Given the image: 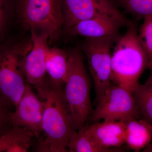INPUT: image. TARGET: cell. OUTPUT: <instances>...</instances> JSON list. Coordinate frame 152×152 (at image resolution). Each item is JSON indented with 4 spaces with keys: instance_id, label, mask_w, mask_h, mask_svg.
Returning a JSON list of instances; mask_svg holds the SVG:
<instances>
[{
    "instance_id": "2e32d148",
    "label": "cell",
    "mask_w": 152,
    "mask_h": 152,
    "mask_svg": "<svg viewBox=\"0 0 152 152\" xmlns=\"http://www.w3.org/2000/svg\"><path fill=\"white\" fill-rule=\"evenodd\" d=\"M132 93L141 118L152 126V71L145 82L139 84Z\"/></svg>"
},
{
    "instance_id": "44dd1931",
    "label": "cell",
    "mask_w": 152,
    "mask_h": 152,
    "mask_svg": "<svg viewBox=\"0 0 152 152\" xmlns=\"http://www.w3.org/2000/svg\"><path fill=\"white\" fill-rule=\"evenodd\" d=\"M10 107L0 98V137L12 127Z\"/></svg>"
},
{
    "instance_id": "9a60e30c",
    "label": "cell",
    "mask_w": 152,
    "mask_h": 152,
    "mask_svg": "<svg viewBox=\"0 0 152 152\" xmlns=\"http://www.w3.org/2000/svg\"><path fill=\"white\" fill-rule=\"evenodd\" d=\"M34 133L26 129L13 126L0 137V152H27L32 144Z\"/></svg>"
},
{
    "instance_id": "9c48e42d",
    "label": "cell",
    "mask_w": 152,
    "mask_h": 152,
    "mask_svg": "<svg viewBox=\"0 0 152 152\" xmlns=\"http://www.w3.org/2000/svg\"><path fill=\"white\" fill-rule=\"evenodd\" d=\"M30 33L31 46L22 58L21 67L27 83L37 89L45 83L47 78L46 63L50 38L47 34Z\"/></svg>"
},
{
    "instance_id": "ac0fdd59",
    "label": "cell",
    "mask_w": 152,
    "mask_h": 152,
    "mask_svg": "<svg viewBox=\"0 0 152 152\" xmlns=\"http://www.w3.org/2000/svg\"><path fill=\"white\" fill-rule=\"evenodd\" d=\"M15 17V0H0V44L9 37Z\"/></svg>"
},
{
    "instance_id": "6da1fadb",
    "label": "cell",
    "mask_w": 152,
    "mask_h": 152,
    "mask_svg": "<svg viewBox=\"0 0 152 152\" xmlns=\"http://www.w3.org/2000/svg\"><path fill=\"white\" fill-rule=\"evenodd\" d=\"M64 86L52 83L47 77L37 89L45 104L42 130L45 138L39 143L38 152H66L75 126L64 93Z\"/></svg>"
},
{
    "instance_id": "52a82bcc",
    "label": "cell",
    "mask_w": 152,
    "mask_h": 152,
    "mask_svg": "<svg viewBox=\"0 0 152 152\" xmlns=\"http://www.w3.org/2000/svg\"><path fill=\"white\" fill-rule=\"evenodd\" d=\"M140 118L132 92L111 83L88 120L125 122Z\"/></svg>"
},
{
    "instance_id": "ffe728a7",
    "label": "cell",
    "mask_w": 152,
    "mask_h": 152,
    "mask_svg": "<svg viewBox=\"0 0 152 152\" xmlns=\"http://www.w3.org/2000/svg\"><path fill=\"white\" fill-rule=\"evenodd\" d=\"M120 4L138 19L152 15V0H124Z\"/></svg>"
},
{
    "instance_id": "8992f818",
    "label": "cell",
    "mask_w": 152,
    "mask_h": 152,
    "mask_svg": "<svg viewBox=\"0 0 152 152\" xmlns=\"http://www.w3.org/2000/svg\"><path fill=\"white\" fill-rule=\"evenodd\" d=\"M80 49L86 56L97 104L111 84L112 50L117 42L110 38H85Z\"/></svg>"
},
{
    "instance_id": "cb8c5ba5",
    "label": "cell",
    "mask_w": 152,
    "mask_h": 152,
    "mask_svg": "<svg viewBox=\"0 0 152 152\" xmlns=\"http://www.w3.org/2000/svg\"><path fill=\"white\" fill-rule=\"evenodd\" d=\"M151 71H152V68H151Z\"/></svg>"
},
{
    "instance_id": "3957f363",
    "label": "cell",
    "mask_w": 152,
    "mask_h": 152,
    "mask_svg": "<svg viewBox=\"0 0 152 152\" xmlns=\"http://www.w3.org/2000/svg\"><path fill=\"white\" fill-rule=\"evenodd\" d=\"M31 45V37L23 40L9 37L0 44V98L11 109L18 104L27 83L21 61Z\"/></svg>"
},
{
    "instance_id": "ba28073f",
    "label": "cell",
    "mask_w": 152,
    "mask_h": 152,
    "mask_svg": "<svg viewBox=\"0 0 152 152\" xmlns=\"http://www.w3.org/2000/svg\"><path fill=\"white\" fill-rule=\"evenodd\" d=\"M64 18L63 31L69 30L79 22L99 16L113 17L127 26L131 23L111 0H61Z\"/></svg>"
},
{
    "instance_id": "277c9868",
    "label": "cell",
    "mask_w": 152,
    "mask_h": 152,
    "mask_svg": "<svg viewBox=\"0 0 152 152\" xmlns=\"http://www.w3.org/2000/svg\"><path fill=\"white\" fill-rule=\"evenodd\" d=\"M67 53L68 76L64 93L78 131L86 125L93 110L90 98L91 83L80 48L71 49Z\"/></svg>"
},
{
    "instance_id": "5b68a950",
    "label": "cell",
    "mask_w": 152,
    "mask_h": 152,
    "mask_svg": "<svg viewBox=\"0 0 152 152\" xmlns=\"http://www.w3.org/2000/svg\"><path fill=\"white\" fill-rule=\"evenodd\" d=\"M15 20L30 32L49 36L50 42L63 31L61 0H15Z\"/></svg>"
},
{
    "instance_id": "e0dca14e",
    "label": "cell",
    "mask_w": 152,
    "mask_h": 152,
    "mask_svg": "<svg viewBox=\"0 0 152 152\" xmlns=\"http://www.w3.org/2000/svg\"><path fill=\"white\" fill-rule=\"evenodd\" d=\"M68 150L70 152H111L96 142L87 131L86 125L72 136Z\"/></svg>"
},
{
    "instance_id": "603a6c76",
    "label": "cell",
    "mask_w": 152,
    "mask_h": 152,
    "mask_svg": "<svg viewBox=\"0 0 152 152\" xmlns=\"http://www.w3.org/2000/svg\"><path fill=\"white\" fill-rule=\"evenodd\" d=\"M117 1H118L120 3L121 2H122L123 1H124V0H117Z\"/></svg>"
},
{
    "instance_id": "8fae6325",
    "label": "cell",
    "mask_w": 152,
    "mask_h": 152,
    "mask_svg": "<svg viewBox=\"0 0 152 152\" xmlns=\"http://www.w3.org/2000/svg\"><path fill=\"white\" fill-rule=\"evenodd\" d=\"M125 25L119 20L108 16H99L76 24L67 34L85 38H110L117 41L121 36V28Z\"/></svg>"
},
{
    "instance_id": "7c38bea8",
    "label": "cell",
    "mask_w": 152,
    "mask_h": 152,
    "mask_svg": "<svg viewBox=\"0 0 152 152\" xmlns=\"http://www.w3.org/2000/svg\"><path fill=\"white\" fill-rule=\"evenodd\" d=\"M86 126L88 132L101 147L111 152L124 151L121 147L125 144L124 122L103 121Z\"/></svg>"
},
{
    "instance_id": "7402d4cb",
    "label": "cell",
    "mask_w": 152,
    "mask_h": 152,
    "mask_svg": "<svg viewBox=\"0 0 152 152\" xmlns=\"http://www.w3.org/2000/svg\"><path fill=\"white\" fill-rule=\"evenodd\" d=\"M143 150V152H152V140L151 143Z\"/></svg>"
},
{
    "instance_id": "d6986e66",
    "label": "cell",
    "mask_w": 152,
    "mask_h": 152,
    "mask_svg": "<svg viewBox=\"0 0 152 152\" xmlns=\"http://www.w3.org/2000/svg\"><path fill=\"white\" fill-rule=\"evenodd\" d=\"M143 22L138 32L140 43L149 60L148 69L152 68V15L143 18Z\"/></svg>"
},
{
    "instance_id": "5bb4252c",
    "label": "cell",
    "mask_w": 152,
    "mask_h": 152,
    "mask_svg": "<svg viewBox=\"0 0 152 152\" xmlns=\"http://www.w3.org/2000/svg\"><path fill=\"white\" fill-rule=\"evenodd\" d=\"M46 69L47 77L52 83L64 86L68 76L67 51L58 47H49Z\"/></svg>"
},
{
    "instance_id": "7a4b0ae2",
    "label": "cell",
    "mask_w": 152,
    "mask_h": 152,
    "mask_svg": "<svg viewBox=\"0 0 152 152\" xmlns=\"http://www.w3.org/2000/svg\"><path fill=\"white\" fill-rule=\"evenodd\" d=\"M116 42L111 57V83L132 92L140 84L142 74L148 68L149 60L140 43L134 22Z\"/></svg>"
},
{
    "instance_id": "4fadbf2b",
    "label": "cell",
    "mask_w": 152,
    "mask_h": 152,
    "mask_svg": "<svg viewBox=\"0 0 152 152\" xmlns=\"http://www.w3.org/2000/svg\"><path fill=\"white\" fill-rule=\"evenodd\" d=\"M126 124L125 144L135 152L143 150L152 140V126L142 118L132 119Z\"/></svg>"
},
{
    "instance_id": "30bf717a",
    "label": "cell",
    "mask_w": 152,
    "mask_h": 152,
    "mask_svg": "<svg viewBox=\"0 0 152 152\" xmlns=\"http://www.w3.org/2000/svg\"><path fill=\"white\" fill-rule=\"evenodd\" d=\"M44 101L34 92L27 83L23 94L11 114L12 126L20 127L31 131L39 138L42 132Z\"/></svg>"
}]
</instances>
